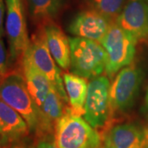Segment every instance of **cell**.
<instances>
[{"label": "cell", "instance_id": "21", "mask_svg": "<svg viewBox=\"0 0 148 148\" xmlns=\"http://www.w3.org/2000/svg\"><path fill=\"white\" fill-rule=\"evenodd\" d=\"M6 3L4 0H0V37L3 36L4 28H3V18L5 12Z\"/></svg>", "mask_w": 148, "mask_h": 148}, {"label": "cell", "instance_id": "2", "mask_svg": "<svg viewBox=\"0 0 148 148\" xmlns=\"http://www.w3.org/2000/svg\"><path fill=\"white\" fill-rule=\"evenodd\" d=\"M54 141L59 148H103L97 130L68 107L55 126Z\"/></svg>", "mask_w": 148, "mask_h": 148}, {"label": "cell", "instance_id": "23", "mask_svg": "<svg viewBox=\"0 0 148 148\" xmlns=\"http://www.w3.org/2000/svg\"><path fill=\"white\" fill-rule=\"evenodd\" d=\"M144 110L146 114L148 115V88L146 93V96H145V101H144Z\"/></svg>", "mask_w": 148, "mask_h": 148}, {"label": "cell", "instance_id": "19", "mask_svg": "<svg viewBox=\"0 0 148 148\" xmlns=\"http://www.w3.org/2000/svg\"><path fill=\"white\" fill-rule=\"evenodd\" d=\"M10 55L7 50L5 44L2 37H0V78L10 72Z\"/></svg>", "mask_w": 148, "mask_h": 148}, {"label": "cell", "instance_id": "10", "mask_svg": "<svg viewBox=\"0 0 148 148\" xmlns=\"http://www.w3.org/2000/svg\"><path fill=\"white\" fill-rule=\"evenodd\" d=\"M115 21L138 41L148 42V0H127Z\"/></svg>", "mask_w": 148, "mask_h": 148}, {"label": "cell", "instance_id": "24", "mask_svg": "<svg viewBox=\"0 0 148 148\" xmlns=\"http://www.w3.org/2000/svg\"><path fill=\"white\" fill-rule=\"evenodd\" d=\"M145 132H146V137H147V139L148 142V128H146V129H145Z\"/></svg>", "mask_w": 148, "mask_h": 148}, {"label": "cell", "instance_id": "12", "mask_svg": "<svg viewBox=\"0 0 148 148\" xmlns=\"http://www.w3.org/2000/svg\"><path fill=\"white\" fill-rule=\"evenodd\" d=\"M30 128L21 114L0 99V138L2 145L22 140Z\"/></svg>", "mask_w": 148, "mask_h": 148}, {"label": "cell", "instance_id": "9", "mask_svg": "<svg viewBox=\"0 0 148 148\" xmlns=\"http://www.w3.org/2000/svg\"><path fill=\"white\" fill-rule=\"evenodd\" d=\"M113 22L97 11L89 8L77 13L70 21L68 30L75 37L101 43Z\"/></svg>", "mask_w": 148, "mask_h": 148}, {"label": "cell", "instance_id": "22", "mask_svg": "<svg viewBox=\"0 0 148 148\" xmlns=\"http://www.w3.org/2000/svg\"><path fill=\"white\" fill-rule=\"evenodd\" d=\"M0 148H32L31 146L27 145V143H24L22 140L14 142V143H7L4 145H2Z\"/></svg>", "mask_w": 148, "mask_h": 148}, {"label": "cell", "instance_id": "16", "mask_svg": "<svg viewBox=\"0 0 148 148\" xmlns=\"http://www.w3.org/2000/svg\"><path fill=\"white\" fill-rule=\"evenodd\" d=\"M63 80L69 99V109L76 114L83 115L85 101L88 90L86 79L72 73H64Z\"/></svg>", "mask_w": 148, "mask_h": 148}, {"label": "cell", "instance_id": "5", "mask_svg": "<svg viewBox=\"0 0 148 148\" xmlns=\"http://www.w3.org/2000/svg\"><path fill=\"white\" fill-rule=\"evenodd\" d=\"M144 79V72L137 64H131L116 74L110 86L111 111L124 113L137 100Z\"/></svg>", "mask_w": 148, "mask_h": 148}, {"label": "cell", "instance_id": "17", "mask_svg": "<svg viewBox=\"0 0 148 148\" xmlns=\"http://www.w3.org/2000/svg\"><path fill=\"white\" fill-rule=\"evenodd\" d=\"M28 13L36 28L53 22L63 5L62 0H27Z\"/></svg>", "mask_w": 148, "mask_h": 148}, {"label": "cell", "instance_id": "8", "mask_svg": "<svg viewBox=\"0 0 148 148\" xmlns=\"http://www.w3.org/2000/svg\"><path fill=\"white\" fill-rule=\"evenodd\" d=\"M27 50L35 65L47 77L61 99L67 104L69 99L63 76H61L59 67L49 52L43 27L36 28V31L30 38V44Z\"/></svg>", "mask_w": 148, "mask_h": 148}, {"label": "cell", "instance_id": "14", "mask_svg": "<svg viewBox=\"0 0 148 148\" xmlns=\"http://www.w3.org/2000/svg\"><path fill=\"white\" fill-rule=\"evenodd\" d=\"M21 68L27 89L38 107H40L52 88V85L33 63L27 50H26L21 59Z\"/></svg>", "mask_w": 148, "mask_h": 148}, {"label": "cell", "instance_id": "11", "mask_svg": "<svg viewBox=\"0 0 148 148\" xmlns=\"http://www.w3.org/2000/svg\"><path fill=\"white\" fill-rule=\"evenodd\" d=\"M104 148H148L145 129L133 123L110 127L103 138Z\"/></svg>", "mask_w": 148, "mask_h": 148}, {"label": "cell", "instance_id": "13", "mask_svg": "<svg viewBox=\"0 0 148 148\" xmlns=\"http://www.w3.org/2000/svg\"><path fill=\"white\" fill-rule=\"evenodd\" d=\"M65 104L52 86L45 101L39 107L40 122L36 132L38 138L53 135L57 123L66 111Z\"/></svg>", "mask_w": 148, "mask_h": 148}, {"label": "cell", "instance_id": "15", "mask_svg": "<svg viewBox=\"0 0 148 148\" xmlns=\"http://www.w3.org/2000/svg\"><path fill=\"white\" fill-rule=\"evenodd\" d=\"M49 52L59 68L69 70L71 65V48L69 38L53 22L42 27Z\"/></svg>", "mask_w": 148, "mask_h": 148}, {"label": "cell", "instance_id": "18", "mask_svg": "<svg viewBox=\"0 0 148 148\" xmlns=\"http://www.w3.org/2000/svg\"><path fill=\"white\" fill-rule=\"evenodd\" d=\"M127 2V0H86L89 8L97 11L113 21H116Z\"/></svg>", "mask_w": 148, "mask_h": 148}, {"label": "cell", "instance_id": "20", "mask_svg": "<svg viewBox=\"0 0 148 148\" xmlns=\"http://www.w3.org/2000/svg\"><path fill=\"white\" fill-rule=\"evenodd\" d=\"M34 148H59L57 146L55 141L53 140L52 136L40 137L38 138Z\"/></svg>", "mask_w": 148, "mask_h": 148}, {"label": "cell", "instance_id": "1", "mask_svg": "<svg viewBox=\"0 0 148 148\" xmlns=\"http://www.w3.org/2000/svg\"><path fill=\"white\" fill-rule=\"evenodd\" d=\"M0 99L17 111L27 123L30 131L36 133L40 122L39 107L27 89L23 73L11 70L0 78Z\"/></svg>", "mask_w": 148, "mask_h": 148}, {"label": "cell", "instance_id": "6", "mask_svg": "<svg viewBox=\"0 0 148 148\" xmlns=\"http://www.w3.org/2000/svg\"><path fill=\"white\" fill-rule=\"evenodd\" d=\"M110 86L109 77L101 75L88 83L83 118L95 129L105 127L112 114Z\"/></svg>", "mask_w": 148, "mask_h": 148}, {"label": "cell", "instance_id": "3", "mask_svg": "<svg viewBox=\"0 0 148 148\" xmlns=\"http://www.w3.org/2000/svg\"><path fill=\"white\" fill-rule=\"evenodd\" d=\"M137 43V39L116 21L111 24L101 42L106 52L105 72L109 78L114 77L121 69L132 64Z\"/></svg>", "mask_w": 148, "mask_h": 148}, {"label": "cell", "instance_id": "25", "mask_svg": "<svg viewBox=\"0 0 148 148\" xmlns=\"http://www.w3.org/2000/svg\"><path fill=\"white\" fill-rule=\"evenodd\" d=\"M2 146V141H1V138H0V147Z\"/></svg>", "mask_w": 148, "mask_h": 148}, {"label": "cell", "instance_id": "4", "mask_svg": "<svg viewBox=\"0 0 148 148\" xmlns=\"http://www.w3.org/2000/svg\"><path fill=\"white\" fill-rule=\"evenodd\" d=\"M72 73L85 79L101 76L106 70V52L101 43L80 37H70Z\"/></svg>", "mask_w": 148, "mask_h": 148}, {"label": "cell", "instance_id": "7", "mask_svg": "<svg viewBox=\"0 0 148 148\" xmlns=\"http://www.w3.org/2000/svg\"><path fill=\"white\" fill-rule=\"evenodd\" d=\"M5 31L11 62L21 61L30 44L23 0H5Z\"/></svg>", "mask_w": 148, "mask_h": 148}]
</instances>
